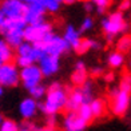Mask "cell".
<instances>
[{
  "label": "cell",
  "instance_id": "38",
  "mask_svg": "<svg viewBox=\"0 0 131 131\" xmlns=\"http://www.w3.org/2000/svg\"><path fill=\"white\" fill-rule=\"evenodd\" d=\"M2 122H3V116L0 115V124H2Z\"/></svg>",
  "mask_w": 131,
  "mask_h": 131
},
{
  "label": "cell",
  "instance_id": "30",
  "mask_svg": "<svg viewBox=\"0 0 131 131\" xmlns=\"http://www.w3.org/2000/svg\"><path fill=\"white\" fill-rule=\"evenodd\" d=\"M128 8H130V0H123L122 4L119 5V9H121V11H126Z\"/></svg>",
  "mask_w": 131,
  "mask_h": 131
},
{
  "label": "cell",
  "instance_id": "17",
  "mask_svg": "<svg viewBox=\"0 0 131 131\" xmlns=\"http://www.w3.org/2000/svg\"><path fill=\"white\" fill-rule=\"evenodd\" d=\"M14 58V53L11 51V47L7 44V41L0 40V64L11 62Z\"/></svg>",
  "mask_w": 131,
  "mask_h": 131
},
{
  "label": "cell",
  "instance_id": "25",
  "mask_svg": "<svg viewBox=\"0 0 131 131\" xmlns=\"http://www.w3.org/2000/svg\"><path fill=\"white\" fill-rule=\"evenodd\" d=\"M0 130L2 131H16L17 124L12 121H3L2 124H0Z\"/></svg>",
  "mask_w": 131,
  "mask_h": 131
},
{
  "label": "cell",
  "instance_id": "36",
  "mask_svg": "<svg viewBox=\"0 0 131 131\" xmlns=\"http://www.w3.org/2000/svg\"><path fill=\"white\" fill-rule=\"evenodd\" d=\"M21 2H23V3H27V4H28V3H35V2H41V0H21Z\"/></svg>",
  "mask_w": 131,
  "mask_h": 131
},
{
  "label": "cell",
  "instance_id": "27",
  "mask_svg": "<svg viewBox=\"0 0 131 131\" xmlns=\"http://www.w3.org/2000/svg\"><path fill=\"white\" fill-rule=\"evenodd\" d=\"M121 90H124V91H128L130 92V78L128 76H124L122 83H121Z\"/></svg>",
  "mask_w": 131,
  "mask_h": 131
},
{
  "label": "cell",
  "instance_id": "39",
  "mask_svg": "<svg viewBox=\"0 0 131 131\" xmlns=\"http://www.w3.org/2000/svg\"><path fill=\"white\" fill-rule=\"evenodd\" d=\"M3 94V90H2V86H0V95H2Z\"/></svg>",
  "mask_w": 131,
  "mask_h": 131
},
{
  "label": "cell",
  "instance_id": "15",
  "mask_svg": "<svg viewBox=\"0 0 131 131\" xmlns=\"http://www.w3.org/2000/svg\"><path fill=\"white\" fill-rule=\"evenodd\" d=\"M87 78V72H86V67H84V63L83 62H78L75 67V71L72 74V83L76 86H82L83 83L86 82Z\"/></svg>",
  "mask_w": 131,
  "mask_h": 131
},
{
  "label": "cell",
  "instance_id": "31",
  "mask_svg": "<svg viewBox=\"0 0 131 131\" xmlns=\"http://www.w3.org/2000/svg\"><path fill=\"white\" fill-rule=\"evenodd\" d=\"M53 126H55V116H53V115H50V118H48V127L52 128Z\"/></svg>",
  "mask_w": 131,
  "mask_h": 131
},
{
  "label": "cell",
  "instance_id": "4",
  "mask_svg": "<svg viewBox=\"0 0 131 131\" xmlns=\"http://www.w3.org/2000/svg\"><path fill=\"white\" fill-rule=\"evenodd\" d=\"M126 21L123 19V15L121 12H116V14H112L108 19L103 20V29L104 32L107 34V39L112 40L114 35L119 34V32H123L126 29Z\"/></svg>",
  "mask_w": 131,
  "mask_h": 131
},
{
  "label": "cell",
  "instance_id": "37",
  "mask_svg": "<svg viewBox=\"0 0 131 131\" xmlns=\"http://www.w3.org/2000/svg\"><path fill=\"white\" fill-rule=\"evenodd\" d=\"M63 2H64L66 4H72V3L76 2V0H63Z\"/></svg>",
  "mask_w": 131,
  "mask_h": 131
},
{
  "label": "cell",
  "instance_id": "24",
  "mask_svg": "<svg viewBox=\"0 0 131 131\" xmlns=\"http://www.w3.org/2000/svg\"><path fill=\"white\" fill-rule=\"evenodd\" d=\"M90 48H92V40H80L78 47H76V51L79 53H84L86 51H88Z\"/></svg>",
  "mask_w": 131,
  "mask_h": 131
},
{
  "label": "cell",
  "instance_id": "1",
  "mask_svg": "<svg viewBox=\"0 0 131 131\" xmlns=\"http://www.w3.org/2000/svg\"><path fill=\"white\" fill-rule=\"evenodd\" d=\"M66 102H67L66 91L60 87L59 83H53L50 87V91H48V95H47L44 104H39V107L46 114L55 115L58 111L63 110L66 107Z\"/></svg>",
  "mask_w": 131,
  "mask_h": 131
},
{
  "label": "cell",
  "instance_id": "10",
  "mask_svg": "<svg viewBox=\"0 0 131 131\" xmlns=\"http://www.w3.org/2000/svg\"><path fill=\"white\" fill-rule=\"evenodd\" d=\"M39 63H40V71L41 74L46 76H50L52 74H55L59 70V56H53L50 53H44L39 58Z\"/></svg>",
  "mask_w": 131,
  "mask_h": 131
},
{
  "label": "cell",
  "instance_id": "3",
  "mask_svg": "<svg viewBox=\"0 0 131 131\" xmlns=\"http://www.w3.org/2000/svg\"><path fill=\"white\" fill-rule=\"evenodd\" d=\"M51 32V24L43 21L34 23V24H28L23 29V38H24L28 43H36V41L43 40L47 35Z\"/></svg>",
  "mask_w": 131,
  "mask_h": 131
},
{
  "label": "cell",
  "instance_id": "12",
  "mask_svg": "<svg viewBox=\"0 0 131 131\" xmlns=\"http://www.w3.org/2000/svg\"><path fill=\"white\" fill-rule=\"evenodd\" d=\"M23 29L24 28H11L4 31L3 35L5 38V41L9 47H17L23 41Z\"/></svg>",
  "mask_w": 131,
  "mask_h": 131
},
{
  "label": "cell",
  "instance_id": "14",
  "mask_svg": "<svg viewBox=\"0 0 131 131\" xmlns=\"http://www.w3.org/2000/svg\"><path fill=\"white\" fill-rule=\"evenodd\" d=\"M83 103V95L80 90H75L71 92V95L67 98V102H66V107L64 108H68L70 111H78V108L80 107V104Z\"/></svg>",
  "mask_w": 131,
  "mask_h": 131
},
{
  "label": "cell",
  "instance_id": "5",
  "mask_svg": "<svg viewBox=\"0 0 131 131\" xmlns=\"http://www.w3.org/2000/svg\"><path fill=\"white\" fill-rule=\"evenodd\" d=\"M44 12L46 9L43 7L41 2H35V3H28L26 5L24 14H23V20L26 24H34L44 20Z\"/></svg>",
  "mask_w": 131,
  "mask_h": 131
},
{
  "label": "cell",
  "instance_id": "22",
  "mask_svg": "<svg viewBox=\"0 0 131 131\" xmlns=\"http://www.w3.org/2000/svg\"><path fill=\"white\" fill-rule=\"evenodd\" d=\"M41 4H43L44 9L48 12H56L59 9V2H56V0H41Z\"/></svg>",
  "mask_w": 131,
  "mask_h": 131
},
{
  "label": "cell",
  "instance_id": "9",
  "mask_svg": "<svg viewBox=\"0 0 131 131\" xmlns=\"http://www.w3.org/2000/svg\"><path fill=\"white\" fill-rule=\"evenodd\" d=\"M130 104V96H128V91L124 90H119L114 92V100H112V112L118 116H123L126 114V111L128 108Z\"/></svg>",
  "mask_w": 131,
  "mask_h": 131
},
{
  "label": "cell",
  "instance_id": "33",
  "mask_svg": "<svg viewBox=\"0 0 131 131\" xmlns=\"http://www.w3.org/2000/svg\"><path fill=\"white\" fill-rule=\"evenodd\" d=\"M84 8H86L87 12H91V11H92V4L91 3H86L84 4Z\"/></svg>",
  "mask_w": 131,
  "mask_h": 131
},
{
  "label": "cell",
  "instance_id": "26",
  "mask_svg": "<svg viewBox=\"0 0 131 131\" xmlns=\"http://www.w3.org/2000/svg\"><path fill=\"white\" fill-rule=\"evenodd\" d=\"M16 64L19 66V67H26V66H29V64H32L31 60H28L27 58H23V56H17L16 59Z\"/></svg>",
  "mask_w": 131,
  "mask_h": 131
},
{
  "label": "cell",
  "instance_id": "7",
  "mask_svg": "<svg viewBox=\"0 0 131 131\" xmlns=\"http://www.w3.org/2000/svg\"><path fill=\"white\" fill-rule=\"evenodd\" d=\"M0 9L7 19H20L24 14L26 4L21 0H4Z\"/></svg>",
  "mask_w": 131,
  "mask_h": 131
},
{
  "label": "cell",
  "instance_id": "18",
  "mask_svg": "<svg viewBox=\"0 0 131 131\" xmlns=\"http://www.w3.org/2000/svg\"><path fill=\"white\" fill-rule=\"evenodd\" d=\"M90 108L92 111V115L95 118H99V116H102L104 112H106V103L103 102V100H100V99H95V100H91L90 103Z\"/></svg>",
  "mask_w": 131,
  "mask_h": 131
},
{
  "label": "cell",
  "instance_id": "20",
  "mask_svg": "<svg viewBox=\"0 0 131 131\" xmlns=\"http://www.w3.org/2000/svg\"><path fill=\"white\" fill-rule=\"evenodd\" d=\"M108 63H110L111 67H114V68L121 67V66L124 63V56H123V53H121V52L111 53L110 58H108Z\"/></svg>",
  "mask_w": 131,
  "mask_h": 131
},
{
  "label": "cell",
  "instance_id": "28",
  "mask_svg": "<svg viewBox=\"0 0 131 131\" xmlns=\"http://www.w3.org/2000/svg\"><path fill=\"white\" fill-rule=\"evenodd\" d=\"M92 2L98 5V8H107L111 3V0H92Z\"/></svg>",
  "mask_w": 131,
  "mask_h": 131
},
{
  "label": "cell",
  "instance_id": "16",
  "mask_svg": "<svg viewBox=\"0 0 131 131\" xmlns=\"http://www.w3.org/2000/svg\"><path fill=\"white\" fill-rule=\"evenodd\" d=\"M63 39L68 43V46H72L74 48H76V47H78L79 41H80L78 31H76L72 26H68L67 28H66V32H64V38H63Z\"/></svg>",
  "mask_w": 131,
  "mask_h": 131
},
{
  "label": "cell",
  "instance_id": "21",
  "mask_svg": "<svg viewBox=\"0 0 131 131\" xmlns=\"http://www.w3.org/2000/svg\"><path fill=\"white\" fill-rule=\"evenodd\" d=\"M28 90H29L31 96L35 98V99L43 98V95H44V92H46V88H44L43 86H40L39 83H38V84H35V86H32V87H29Z\"/></svg>",
  "mask_w": 131,
  "mask_h": 131
},
{
  "label": "cell",
  "instance_id": "13",
  "mask_svg": "<svg viewBox=\"0 0 131 131\" xmlns=\"http://www.w3.org/2000/svg\"><path fill=\"white\" fill-rule=\"evenodd\" d=\"M36 108H38V104H36V102H35L32 98L24 99L20 103V114H21L23 118H26V119L32 118L35 115V112H36Z\"/></svg>",
  "mask_w": 131,
  "mask_h": 131
},
{
  "label": "cell",
  "instance_id": "23",
  "mask_svg": "<svg viewBox=\"0 0 131 131\" xmlns=\"http://www.w3.org/2000/svg\"><path fill=\"white\" fill-rule=\"evenodd\" d=\"M130 50V36H123L118 41V51L119 52H127Z\"/></svg>",
  "mask_w": 131,
  "mask_h": 131
},
{
  "label": "cell",
  "instance_id": "40",
  "mask_svg": "<svg viewBox=\"0 0 131 131\" xmlns=\"http://www.w3.org/2000/svg\"><path fill=\"white\" fill-rule=\"evenodd\" d=\"M56 2H59V3H60V2H63V0H56Z\"/></svg>",
  "mask_w": 131,
  "mask_h": 131
},
{
  "label": "cell",
  "instance_id": "19",
  "mask_svg": "<svg viewBox=\"0 0 131 131\" xmlns=\"http://www.w3.org/2000/svg\"><path fill=\"white\" fill-rule=\"evenodd\" d=\"M78 115H79V116H80L87 124L94 119L92 111H91L90 104H88V103H82V104H80V107L78 108Z\"/></svg>",
  "mask_w": 131,
  "mask_h": 131
},
{
  "label": "cell",
  "instance_id": "8",
  "mask_svg": "<svg viewBox=\"0 0 131 131\" xmlns=\"http://www.w3.org/2000/svg\"><path fill=\"white\" fill-rule=\"evenodd\" d=\"M21 68L23 70H21V72H19V76L21 78L23 83H24V86L27 88L40 83L43 74H41V71L38 66L29 64V66H26V67H21Z\"/></svg>",
  "mask_w": 131,
  "mask_h": 131
},
{
  "label": "cell",
  "instance_id": "11",
  "mask_svg": "<svg viewBox=\"0 0 131 131\" xmlns=\"http://www.w3.org/2000/svg\"><path fill=\"white\" fill-rule=\"evenodd\" d=\"M87 123L76 114V111H70V114H67L64 119V127L68 131H82L83 128H86Z\"/></svg>",
  "mask_w": 131,
  "mask_h": 131
},
{
  "label": "cell",
  "instance_id": "29",
  "mask_svg": "<svg viewBox=\"0 0 131 131\" xmlns=\"http://www.w3.org/2000/svg\"><path fill=\"white\" fill-rule=\"evenodd\" d=\"M92 28V20L90 17L83 20V24H82V31H87V29H91Z\"/></svg>",
  "mask_w": 131,
  "mask_h": 131
},
{
  "label": "cell",
  "instance_id": "2",
  "mask_svg": "<svg viewBox=\"0 0 131 131\" xmlns=\"http://www.w3.org/2000/svg\"><path fill=\"white\" fill-rule=\"evenodd\" d=\"M35 44H38L44 53H50L53 56H60L64 51L68 50V43L63 38H59L56 35H52L51 32L47 35V36L40 40L36 41Z\"/></svg>",
  "mask_w": 131,
  "mask_h": 131
},
{
  "label": "cell",
  "instance_id": "34",
  "mask_svg": "<svg viewBox=\"0 0 131 131\" xmlns=\"http://www.w3.org/2000/svg\"><path fill=\"white\" fill-rule=\"evenodd\" d=\"M5 20V16H4V14L2 12V9H0V26L3 24V21Z\"/></svg>",
  "mask_w": 131,
  "mask_h": 131
},
{
  "label": "cell",
  "instance_id": "32",
  "mask_svg": "<svg viewBox=\"0 0 131 131\" xmlns=\"http://www.w3.org/2000/svg\"><path fill=\"white\" fill-rule=\"evenodd\" d=\"M100 74H103V70L100 68V67H98V68H94V70H92V75H94V76H99Z\"/></svg>",
  "mask_w": 131,
  "mask_h": 131
},
{
  "label": "cell",
  "instance_id": "35",
  "mask_svg": "<svg viewBox=\"0 0 131 131\" xmlns=\"http://www.w3.org/2000/svg\"><path fill=\"white\" fill-rule=\"evenodd\" d=\"M112 79H114V74H107V75H106V80L111 82Z\"/></svg>",
  "mask_w": 131,
  "mask_h": 131
},
{
  "label": "cell",
  "instance_id": "6",
  "mask_svg": "<svg viewBox=\"0 0 131 131\" xmlns=\"http://www.w3.org/2000/svg\"><path fill=\"white\" fill-rule=\"evenodd\" d=\"M19 71L11 62L0 64V84L3 86H16L19 83Z\"/></svg>",
  "mask_w": 131,
  "mask_h": 131
}]
</instances>
